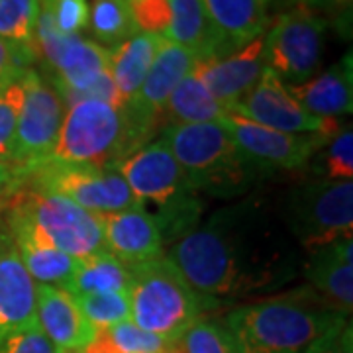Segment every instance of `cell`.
<instances>
[{"label": "cell", "mask_w": 353, "mask_h": 353, "mask_svg": "<svg viewBox=\"0 0 353 353\" xmlns=\"http://www.w3.org/2000/svg\"><path fill=\"white\" fill-rule=\"evenodd\" d=\"M63 116L65 104L59 92L38 69L30 67L26 71L24 104L18 118L10 161L24 171L48 161L59 138Z\"/></svg>", "instance_id": "cell-12"}, {"label": "cell", "mask_w": 353, "mask_h": 353, "mask_svg": "<svg viewBox=\"0 0 353 353\" xmlns=\"http://www.w3.org/2000/svg\"><path fill=\"white\" fill-rule=\"evenodd\" d=\"M106 252L134 269L165 255L161 230L143 206L101 216Z\"/></svg>", "instance_id": "cell-20"}, {"label": "cell", "mask_w": 353, "mask_h": 353, "mask_svg": "<svg viewBox=\"0 0 353 353\" xmlns=\"http://www.w3.org/2000/svg\"><path fill=\"white\" fill-rule=\"evenodd\" d=\"M38 326L55 353H79L97 332L75 296L50 285H38Z\"/></svg>", "instance_id": "cell-21"}, {"label": "cell", "mask_w": 353, "mask_h": 353, "mask_svg": "<svg viewBox=\"0 0 353 353\" xmlns=\"http://www.w3.org/2000/svg\"><path fill=\"white\" fill-rule=\"evenodd\" d=\"M153 136L136 122L126 106L77 101L65 108L63 124L51 161L85 165H118Z\"/></svg>", "instance_id": "cell-5"}, {"label": "cell", "mask_w": 353, "mask_h": 353, "mask_svg": "<svg viewBox=\"0 0 353 353\" xmlns=\"http://www.w3.org/2000/svg\"><path fill=\"white\" fill-rule=\"evenodd\" d=\"M28 183V171L12 161L0 159V210L12 196H16Z\"/></svg>", "instance_id": "cell-39"}, {"label": "cell", "mask_w": 353, "mask_h": 353, "mask_svg": "<svg viewBox=\"0 0 353 353\" xmlns=\"http://www.w3.org/2000/svg\"><path fill=\"white\" fill-rule=\"evenodd\" d=\"M38 61L36 53L26 51L6 39H0V88L10 83L14 77L24 73Z\"/></svg>", "instance_id": "cell-36"}, {"label": "cell", "mask_w": 353, "mask_h": 353, "mask_svg": "<svg viewBox=\"0 0 353 353\" xmlns=\"http://www.w3.org/2000/svg\"><path fill=\"white\" fill-rule=\"evenodd\" d=\"M206 14L220 36L224 53L261 38L269 26V0H202Z\"/></svg>", "instance_id": "cell-24"}, {"label": "cell", "mask_w": 353, "mask_h": 353, "mask_svg": "<svg viewBox=\"0 0 353 353\" xmlns=\"http://www.w3.org/2000/svg\"><path fill=\"white\" fill-rule=\"evenodd\" d=\"M196 61L199 57L190 50L161 39L152 69L139 88L138 97L134 102L126 104L136 122L145 128L153 138L157 130H163V108L167 99L176 85L194 71Z\"/></svg>", "instance_id": "cell-16"}, {"label": "cell", "mask_w": 353, "mask_h": 353, "mask_svg": "<svg viewBox=\"0 0 353 353\" xmlns=\"http://www.w3.org/2000/svg\"><path fill=\"white\" fill-rule=\"evenodd\" d=\"M0 214L22 220L41 240L75 259L108 253L101 216L59 194L24 187Z\"/></svg>", "instance_id": "cell-7"}, {"label": "cell", "mask_w": 353, "mask_h": 353, "mask_svg": "<svg viewBox=\"0 0 353 353\" xmlns=\"http://www.w3.org/2000/svg\"><path fill=\"white\" fill-rule=\"evenodd\" d=\"M77 304L94 330L110 328L130 320V292H97L77 296Z\"/></svg>", "instance_id": "cell-33"}, {"label": "cell", "mask_w": 353, "mask_h": 353, "mask_svg": "<svg viewBox=\"0 0 353 353\" xmlns=\"http://www.w3.org/2000/svg\"><path fill=\"white\" fill-rule=\"evenodd\" d=\"M299 2H303V4H304V2H306V0H299Z\"/></svg>", "instance_id": "cell-42"}, {"label": "cell", "mask_w": 353, "mask_h": 353, "mask_svg": "<svg viewBox=\"0 0 353 353\" xmlns=\"http://www.w3.org/2000/svg\"><path fill=\"white\" fill-rule=\"evenodd\" d=\"M304 353H353V328L352 320L326 332L318 340L312 341Z\"/></svg>", "instance_id": "cell-37"}, {"label": "cell", "mask_w": 353, "mask_h": 353, "mask_svg": "<svg viewBox=\"0 0 353 353\" xmlns=\"http://www.w3.org/2000/svg\"><path fill=\"white\" fill-rule=\"evenodd\" d=\"M26 187L65 196L92 214H114L141 206L116 165L43 161L28 171Z\"/></svg>", "instance_id": "cell-9"}, {"label": "cell", "mask_w": 353, "mask_h": 353, "mask_svg": "<svg viewBox=\"0 0 353 353\" xmlns=\"http://www.w3.org/2000/svg\"><path fill=\"white\" fill-rule=\"evenodd\" d=\"M26 71L0 88V159L6 161H10L12 157L14 136L24 104Z\"/></svg>", "instance_id": "cell-34"}, {"label": "cell", "mask_w": 353, "mask_h": 353, "mask_svg": "<svg viewBox=\"0 0 353 353\" xmlns=\"http://www.w3.org/2000/svg\"><path fill=\"white\" fill-rule=\"evenodd\" d=\"M308 8H318L322 12L330 16L341 34H350V26H352V6L353 0H306L304 2Z\"/></svg>", "instance_id": "cell-40"}, {"label": "cell", "mask_w": 353, "mask_h": 353, "mask_svg": "<svg viewBox=\"0 0 353 353\" xmlns=\"http://www.w3.org/2000/svg\"><path fill=\"white\" fill-rule=\"evenodd\" d=\"M138 202L155 218L165 248L204 218V201L161 136L116 165Z\"/></svg>", "instance_id": "cell-3"}, {"label": "cell", "mask_w": 353, "mask_h": 353, "mask_svg": "<svg viewBox=\"0 0 353 353\" xmlns=\"http://www.w3.org/2000/svg\"><path fill=\"white\" fill-rule=\"evenodd\" d=\"M4 228L12 238L20 261L28 271V275L38 285H50L63 289L67 281L75 271L77 259L67 253L55 250L48 241H43L38 234H34L22 220L2 216Z\"/></svg>", "instance_id": "cell-23"}, {"label": "cell", "mask_w": 353, "mask_h": 353, "mask_svg": "<svg viewBox=\"0 0 353 353\" xmlns=\"http://www.w3.org/2000/svg\"><path fill=\"white\" fill-rule=\"evenodd\" d=\"M2 232H4V220H2V214H0V236H2Z\"/></svg>", "instance_id": "cell-41"}, {"label": "cell", "mask_w": 353, "mask_h": 353, "mask_svg": "<svg viewBox=\"0 0 353 353\" xmlns=\"http://www.w3.org/2000/svg\"><path fill=\"white\" fill-rule=\"evenodd\" d=\"M263 36L240 50L196 61L194 75L228 112L240 104L257 85L265 71Z\"/></svg>", "instance_id": "cell-17"}, {"label": "cell", "mask_w": 353, "mask_h": 353, "mask_svg": "<svg viewBox=\"0 0 353 353\" xmlns=\"http://www.w3.org/2000/svg\"><path fill=\"white\" fill-rule=\"evenodd\" d=\"M292 99L306 112L318 118L338 120L353 110V65L352 51H347L338 63L308 79L303 85L289 87Z\"/></svg>", "instance_id": "cell-22"}, {"label": "cell", "mask_w": 353, "mask_h": 353, "mask_svg": "<svg viewBox=\"0 0 353 353\" xmlns=\"http://www.w3.org/2000/svg\"><path fill=\"white\" fill-rule=\"evenodd\" d=\"M0 353H55L48 338L43 336V332L39 326H32V328L20 332L18 336H14L12 340L4 343V347Z\"/></svg>", "instance_id": "cell-38"}, {"label": "cell", "mask_w": 353, "mask_h": 353, "mask_svg": "<svg viewBox=\"0 0 353 353\" xmlns=\"http://www.w3.org/2000/svg\"><path fill=\"white\" fill-rule=\"evenodd\" d=\"M36 53L48 69L46 79L59 92L63 104L108 73L110 51L85 36L59 34L43 10L36 28Z\"/></svg>", "instance_id": "cell-11"}, {"label": "cell", "mask_w": 353, "mask_h": 353, "mask_svg": "<svg viewBox=\"0 0 353 353\" xmlns=\"http://www.w3.org/2000/svg\"><path fill=\"white\" fill-rule=\"evenodd\" d=\"M88 30L106 50H114L139 32L128 0H90Z\"/></svg>", "instance_id": "cell-28"}, {"label": "cell", "mask_w": 353, "mask_h": 353, "mask_svg": "<svg viewBox=\"0 0 353 353\" xmlns=\"http://www.w3.org/2000/svg\"><path fill=\"white\" fill-rule=\"evenodd\" d=\"M328 20L306 4L281 14L263 34L265 65L285 83L303 85L320 73Z\"/></svg>", "instance_id": "cell-10"}, {"label": "cell", "mask_w": 353, "mask_h": 353, "mask_svg": "<svg viewBox=\"0 0 353 353\" xmlns=\"http://www.w3.org/2000/svg\"><path fill=\"white\" fill-rule=\"evenodd\" d=\"M350 316L322 299L308 285L279 290L224 316V326L238 353H304L326 332Z\"/></svg>", "instance_id": "cell-2"}, {"label": "cell", "mask_w": 353, "mask_h": 353, "mask_svg": "<svg viewBox=\"0 0 353 353\" xmlns=\"http://www.w3.org/2000/svg\"><path fill=\"white\" fill-rule=\"evenodd\" d=\"M312 176L330 181H353V128L340 124L316 150L306 167Z\"/></svg>", "instance_id": "cell-30"}, {"label": "cell", "mask_w": 353, "mask_h": 353, "mask_svg": "<svg viewBox=\"0 0 353 353\" xmlns=\"http://www.w3.org/2000/svg\"><path fill=\"white\" fill-rule=\"evenodd\" d=\"M130 289L132 269L110 253L77 259L75 271L63 287L75 299L97 292H130Z\"/></svg>", "instance_id": "cell-27"}, {"label": "cell", "mask_w": 353, "mask_h": 353, "mask_svg": "<svg viewBox=\"0 0 353 353\" xmlns=\"http://www.w3.org/2000/svg\"><path fill=\"white\" fill-rule=\"evenodd\" d=\"M226 114V108L208 92V88L192 71L176 85L167 99L163 108V128L220 122Z\"/></svg>", "instance_id": "cell-26"}, {"label": "cell", "mask_w": 353, "mask_h": 353, "mask_svg": "<svg viewBox=\"0 0 353 353\" xmlns=\"http://www.w3.org/2000/svg\"><path fill=\"white\" fill-rule=\"evenodd\" d=\"M255 124L290 134H324L340 126L338 120L318 118L306 112L292 99L287 85L269 67H265L252 92L232 110Z\"/></svg>", "instance_id": "cell-15"}, {"label": "cell", "mask_w": 353, "mask_h": 353, "mask_svg": "<svg viewBox=\"0 0 353 353\" xmlns=\"http://www.w3.org/2000/svg\"><path fill=\"white\" fill-rule=\"evenodd\" d=\"M159 43L161 38L138 32L136 36L128 38L114 50H108L110 51L108 71L112 77L114 87L120 94V101L124 104L134 102V99L138 97L139 88L152 69Z\"/></svg>", "instance_id": "cell-25"}, {"label": "cell", "mask_w": 353, "mask_h": 353, "mask_svg": "<svg viewBox=\"0 0 353 353\" xmlns=\"http://www.w3.org/2000/svg\"><path fill=\"white\" fill-rule=\"evenodd\" d=\"M194 290L220 301L275 294L303 269L301 245L281 222L277 204L263 194H245L202 218L167 248Z\"/></svg>", "instance_id": "cell-1"}, {"label": "cell", "mask_w": 353, "mask_h": 353, "mask_svg": "<svg viewBox=\"0 0 353 353\" xmlns=\"http://www.w3.org/2000/svg\"><path fill=\"white\" fill-rule=\"evenodd\" d=\"M220 124L236 141L243 155L263 175L275 171H306L316 150L334 132L290 134L255 124L240 114L228 112Z\"/></svg>", "instance_id": "cell-14"}, {"label": "cell", "mask_w": 353, "mask_h": 353, "mask_svg": "<svg viewBox=\"0 0 353 353\" xmlns=\"http://www.w3.org/2000/svg\"><path fill=\"white\" fill-rule=\"evenodd\" d=\"M216 306L220 304L192 289L165 255L132 269L130 320L161 340H179Z\"/></svg>", "instance_id": "cell-6"}, {"label": "cell", "mask_w": 353, "mask_h": 353, "mask_svg": "<svg viewBox=\"0 0 353 353\" xmlns=\"http://www.w3.org/2000/svg\"><path fill=\"white\" fill-rule=\"evenodd\" d=\"M161 138L202 196L238 201L263 176L220 122L165 126Z\"/></svg>", "instance_id": "cell-4"}, {"label": "cell", "mask_w": 353, "mask_h": 353, "mask_svg": "<svg viewBox=\"0 0 353 353\" xmlns=\"http://www.w3.org/2000/svg\"><path fill=\"white\" fill-rule=\"evenodd\" d=\"M171 341H165L132 320L94 332V338L79 353H167Z\"/></svg>", "instance_id": "cell-29"}, {"label": "cell", "mask_w": 353, "mask_h": 353, "mask_svg": "<svg viewBox=\"0 0 353 353\" xmlns=\"http://www.w3.org/2000/svg\"><path fill=\"white\" fill-rule=\"evenodd\" d=\"M38 324V283L28 275L12 238L0 236V350L20 332Z\"/></svg>", "instance_id": "cell-18"}, {"label": "cell", "mask_w": 353, "mask_h": 353, "mask_svg": "<svg viewBox=\"0 0 353 353\" xmlns=\"http://www.w3.org/2000/svg\"><path fill=\"white\" fill-rule=\"evenodd\" d=\"M181 353H238L224 322L202 316L179 340Z\"/></svg>", "instance_id": "cell-32"}, {"label": "cell", "mask_w": 353, "mask_h": 353, "mask_svg": "<svg viewBox=\"0 0 353 353\" xmlns=\"http://www.w3.org/2000/svg\"><path fill=\"white\" fill-rule=\"evenodd\" d=\"M139 32L190 50L199 59L224 55L202 0H128Z\"/></svg>", "instance_id": "cell-13"}, {"label": "cell", "mask_w": 353, "mask_h": 353, "mask_svg": "<svg viewBox=\"0 0 353 353\" xmlns=\"http://www.w3.org/2000/svg\"><path fill=\"white\" fill-rule=\"evenodd\" d=\"M277 212L303 252L352 238L353 181L308 176L285 192Z\"/></svg>", "instance_id": "cell-8"}, {"label": "cell", "mask_w": 353, "mask_h": 353, "mask_svg": "<svg viewBox=\"0 0 353 353\" xmlns=\"http://www.w3.org/2000/svg\"><path fill=\"white\" fill-rule=\"evenodd\" d=\"M41 10L63 36H83L88 28V0H41Z\"/></svg>", "instance_id": "cell-35"}, {"label": "cell", "mask_w": 353, "mask_h": 353, "mask_svg": "<svg viewBox=\"0 0 353 353\" xmlns=\"http://www.w3.org/2000/svg\"><path fill=\"white\" fill-rule=\"evenodd\" d=\"M39 12L41 0H0V39L36 53Z\"/></svg>", "instance_id": "cell-31"}, {"label": "cell", "mask_w": 353, "mask_h": 353, "mask_svg": "<svg viewBox=\"0 0 353 353\" xmlns=\"http://www.w3.org/2000/svg\"><path fill=\"white\" fill-rule=\"evenodd\" d=\"M306 285L343 314L353 308V238L316 245L303 253Z\"/></svg>", "instance_id": "cell-19"}]
</instances>
